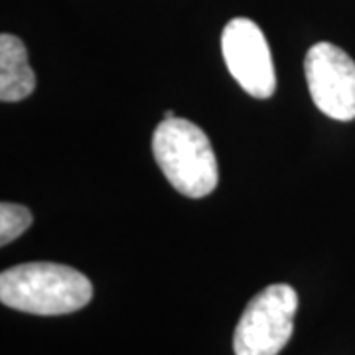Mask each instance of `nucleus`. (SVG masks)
<instances>
[{"mask_svg":"<svg viewBox=\"0 0 355 355\" xmlns=\"http://www.w3.org/2000/svg\"><path fill=\"white\" fill-rule=\"evenodd\" d=\"M304 73L312 101L336 121L355 119V62L330 42L314 44L304 60Z\"/></svg>","mask_w":355,"mask_h":355,"instance_id":"4","label":"nucleus"},{"mask_svg":"<svg viewBox=\"0 0 355 355\" xmlns=\"http://www.w3.org/2000/svg\"><path fill=\"white\" fill-rule=\"evenodd\" d=\"M93 284L76 268L58 263H26L0 275L2 304L38 316L71 314L91 302Z\"/></svg>","mask_w":355,"mask_h":355,"instance_id":"1","label":"nucleus"},{"mask_svg":"<svg viewBox=\"0 0 355 355\" xmlns=\"http://www.w3.org/2000/svg\"><path fill=\"white\" fill-rule=\"evenodd\" d=\"M36 89V73L28 64L24 42L12 34L0 36V101H24Z\"/></svg>","mask_w":355,"mask_h":355,"instance_id":"6","label":"nucleus"},{"mask_svg":"<svg viewBox=\"0 0 355 355\" xmlns=\"http://www.w3.org/2000/svg\"><path fill=\"white\" fill-rule=\"evenodd\" d=\"M221 51L229 73L254 99H268L277 73L265 34L249 18H233L223 28Z\"/></svg>","mask_w":355,"mask_h":355,"instance_id":"5","label":"nucleus"},{"mask_svg":"<svg viewBox=\"0 0 355 355\" xmlns=\"http://www.w3.org/2000/svg\"><path fill=\"white\" fill-rule=\"evenodd\" d=\"M32 225L30 209L20 203L4 202L0 205V245H8L18 239Z\"/></svg>","mask_w":355,"mask_h":355,"instance_id":"7","label":"nucleus"},{"mask_svg":"<svg viewBox=\"0 0 355 355\" xmlns=\"http://www.w3.org/2000/svg\"><path fill=\"white\" fill-rule=\"evenodd\" d=\"M153 154L166 180L182 196L205 198L217 188L214 146L202 128L188 119H164L154 130Z\"/></svg>","mask_w":355,"mask_h":355,"instance_id":"2","label":"nucleus"},{"mask_svg":"<svg viewBox=\"0 0 355 355\" xmlns=\"http://www.w3.org/2000/svg\"><path fill=\"white\" fill-rule=\"evenodd\" d=\"M296 291L270 284L247 304L233 334L235 355H279L294 331Z\"/></svg>","mask_w":355,"mask_h":355,"instance_id":"3","label":"nucleus"},{"mask_svg":"<svg viewBox=\"0 0 355 355\" xmlns=\"http://www.w3.org/2000/svg\"><path fill=\"white\" fill-rule=\"evenodd\" d=\"M176 114H174V111H166L164 113V119H174Z\"/></svg>","mask_w":355,"mask_h":355,"instance_id":"8","label":"nucleus"}]
</instances>
